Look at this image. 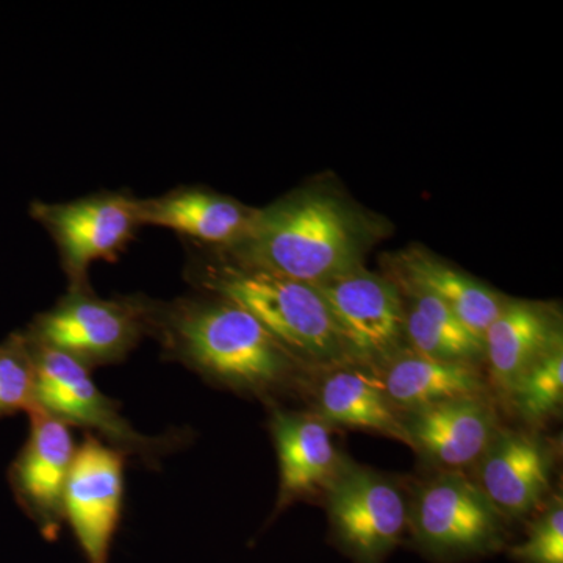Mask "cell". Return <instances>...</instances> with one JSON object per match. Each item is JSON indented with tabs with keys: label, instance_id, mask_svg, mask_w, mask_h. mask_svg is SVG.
<instances>
[{
	"label": "cell",
	"instance_id": "11",
	"mask_svg": "<svg viewBox=\"0 0 563 563\" xmlns=\"http://www.w3.org/2000/svg\"><path fill=\"white\" fill-rule=\"evenodd\" d=\"M31 431L11 463V490L24 512L38 526L41 536L54 542L63 526V498L77 446L70 426L44 412L31 413Z\"/></svg>",
	"mask_w": 563,
	"mask_h": 563
},
{
	"label": "cell",
	"instance_id": "5",
	"mask_svg": "<svg viewBox=\"0 0 563 563\" xmlns=\"http://www.w3.org/2000/svg\"><path fill=\"white\" fill-rule=\"evenodd\" d=\"M150 299H101L91 290H68L29 328L33 342L76 358L87 368L124 361L147 331Z\"/></svg>",
	"mask_w": 563,
	"mask_h": 563
},
{
	"label": "cell",
	"instance_id": "3",
	"mask_svg": "<svg viewBox=\"0 0 563 563\" xmlns=\"http://www.w3.org/2000/svg\"><path fill=\"white\" fill-rule=\"evenodd\" d=\"M192 284L250 312L309 373L354 363L313 285L213 257L192 262Z\"/></svg>",
	"mask_w": 563,
	"mask_h": 563
},
{
	"label": "cell",
	"instance_id": "14",
	"mask_svg": "<svg viewBox=\"0 0 563 563\" xmlns=\"http://www.w3.org/2000/svg\"><path fill=\"white\" fill-rule=\"evenodd\" d=\"M402 421L409 446L439 472L473 468L501 428L492 396L435 404Z\"/></svg>",
	"mask_w": 563,
	"mask_h": 563
},
{
	"label": "cell",
	"instance_id": "18",
	"mask_svg": "<svg viewBox=\"0 0 563 563\" xmlns=\"http://www.w3.org/2000/svg\"><path fill=\"white\" fill-rule=\"evenodd\" d=\"M393 406L415 412L454 399L492 396L490 384L479 366L422 357L409 347L377 369Z\"/></svg>",
	"mask_w": 563,
	"mask_h": 563
},
{
	"label": "cell",
	"instance_id": "21",
	"mask_svg": "<svg viewBox=\"0 0 563 563\" xmlns=\"http://www.w3.org/2000/svg\"><path fill=\"white\" fill-rule=\"evenodd\" d=\"M563 401V347L525 374L506 404L528 424H539L561 412Z\"/></svg>",
	"mask_w": 563,
	"mask_h": 563
},
{
	"label": "cell",
	"instance_id": "2",
	"mask_svg": "<svg viewBox=\"0 0 563 563\" xmlns=\"http://www.w3.org/2000/svg\"><path fill=\"white\" fill-rule=\"evenodd\" d=\"M362 244L357 218L342 201L302 191L257 210L246 239L218 254L317 287L362 265Z\"/></svg>",
	"mask_w": 563,
	"mask_h": 563
},
{
	"label": "cell",
	"instance_id": "1",
	"mask_svg": "<svg viewBox=\"0 0 563 563\" xmlns=\"http://www.w3.org/2000/svg\"><path fill=\"white\" fill-rule=\"evenodd\" d=\"M147 331L169 358L210 383L266 401L309 384L312 374L250 312L218 296L150 299Z\"/></svg>",
	"mask_w": 563,
	"mask_h": 563
},
{
	"label": "cell",
	"instance_id": "16",
	"mask_svg": "<svg viewBox=\"0 0 563 563\" xmlns=\"http://www.w3.org/2000/svg\"><path fill=\"white\" fill-rule=\"evenodd\" d=\"M139 211L141 224L169 229L217 252L242 243L257 217V210L198 187L176 188L158 198L139 199Z\"/></svg>",
	"mask_w": 563,
	"mask_h": 563
},
{
	"label": "cell",
	"instance_id": "7",
	"mask_svg": "<svg viewBox=\"0 0 563 563\" xmlns=\"http://www.w3.org/2000/svg\"><path fill=\"white\" fill-rule=\"evenodd\" d=\"M324 501L332 543L354 563H385L406 540L409 496L383 473L347 461Z\"/></svg>",
	"mask_w": 563,
	"mask_h": 563
},
{
	"label": "cell",
	"instance_id": "19",
	"mask_svg": "<svg viewBox=\"0 0 563 563\" xmlns=\"http://www.w3.org/2000/svg\"><path fill=\"white\" fill-rule=\"evenodd\" d=\"M391 280L398 287L413 288L439 299L483 339L507 299L420 247L396 257Z\"/></svg>",
	"mask_w": 563,
	"mask_h": 563
},
{
	"label": "cell",
	"instance_id": "23",
	"mask_svg": "<svg viewBox=\"0 0 563 563\" xmlns=\"http://www.w3.org/2000/svg\"><path fill=\"white\" fill-rule=\"evenodd\" d=\"M506 553L517 563H563V504L562 498L551 499L532 523L526 539L507 544Z\"/></svg>",
	"mask_w": 563,
	"mask_h": 563
},
{
	"label": "cell",
	"instance_id": "9",
	"mask_svg": "<svg viewBox=\"0 0 563 563\" xmlns=\"http://www.w3.org/2000/svg\"><path fill=\"white\" fill-rule=\"evenodd\" d=\"M314 288L352 362L379 369L406 350V310L395 282L358 265Z\"/></svg>",
	"mask_w": 563,
	"mask_h": 563
},
{
	"label": "cell",
	"instance_id": "8",
	"mask_svg": "<svg viewBox=\"0 0 563 563\" xmlns=\"http://www.w3.org/2000/svg\"><path fill=\"white\" fill-rule=\"evenodd\" d=\"M31 214L57 244L69 290H91L92 263L117 261L143 225L139 199L118 191L69 202H33Z\"/></svg>",
	"mask_w": 563,
	"mask_h": 563
},
{
	"label": "cell",
	"instance_id": "22",
	"mask_svg": "<svg viewBox=\"0 0 563 563\" xmlns=\"http://www.w3.org/2000/svg\"><path fill=\"white\" fill-rule=\"evenodd\" d=\"M36 409V368L27 333L0 343V418Z\"/></svg>",
	"mask_w": 563,
	"mask_h": 563
},
{
	"label": "cell",
	"instance_id": "17",
	"mask_svg": "<svg viewBox=\"0 0 563 563\" xmlns=\"http://www.w3.org/2000/svg\"><path fill=\"white\" fill-rule=\"evenodd\" d=\"M313 388V409L332 428L383 433L409 446L402 413L393 406L377 369L346 363L321 372Z\"/></svg>",
	"mask_w": 563,
	"mask_h": 563
},
{
	"label": "cell",
	"instance_id": "4",
	"mask_svg": "<svg viewBox=\"0 0 563 563\" xmlns=\"http://www.w3.org/2000/svg\"><path fill=\"white\" fill-rule=\"evenodd\" d=\"M407 536L435 563L476 561L507 548V521L463 472H439L409 498Z\"/></svg>",
	"mask_w": 563,
	"mask_h": 563
},
{
	"label": "cell",
	"instance_id": "13",
	"mask_svg": "<svg viewBox=\"0 0 563 563\" xmlns=\"http://www.w3.org/2000/svg\"><path fill=\"white\" fill-rule=\"evenodd\" d=\"M332 426L312 410L290 412L274 407L269 418L279 462L276 514L292 503L324 498L350 459L333 443Z\"/></svg>",
	"mask_w": 563,
	"mask_h": 563
},
{
	"label": "cell",
	"instance_id": "10",
	"mask_svg": "<svg viewBox=\"0 0 563 563\" xmlns=\"http://www.w3.org/2000/svg\"><path fill=\"white\" fill-rule=\"evenodd\" d=\"M125 455L88 433L77 446L63 498V520L88 563H109L124 499Z\"/></svg>",
	"mask_w": 563,
	"mask_h": 563
},
{
	"label": "cell",
	"instance_id": "20",
	"mask_svg": "<svg viewBox=\"0 0 563 563\" xmlns=\"http://www.w3.org/2000/svg\"><path fill=\"white\" fill-rule=\"evenodd\" d=\"M406 310V344L422 357L479 366L484 339L428 292L398 287Z\"/></svg>",
	"mask_w": 563,
	"mask_h": 563
},
{
	"label": "cell",
	"instance_id": "15",
	"mask_svg": "<svg viewBox=\"0 0 563 563\" xmlns=\"http://www.w3.org/2000/svg\"><path fill=\"white\" fill-rule=\"evenodd\" d=\"M562 347V321L555 307L506 299L484 333L492 390L506 402L526 373Z\"/></svg>",
	"mask_w": 563,
	"mask_h": 563
},
{
	"label": "cell",
	"instance_id": "12",
	"mask_svg": "<svg viewBox=\"0 0 563 563\" xmlns=\"http://www.w3.org/2000/svg\"><path fill=\"white\" fill-rule=\"evenodd\" d=\"M473 472L472 479L506 521L521 520L551 490L554 453L542 437L501 426Z\"/></svg>",
	"mask_w": 563,
	"mask_h": 563
},
{
	"label": "cell",
	"instance_id": "6",
	"mask_svg": "<svg viewBox=\"0 0 563 563\" xmlns=\"http://www.w3.org/2000/svg\"><path fill=\"white\" fill-rule=\"evenodd\" d=\"M29 336V335H27ZM36 368V407L68 426L98 433V439L125 455H136L155 465L177 442L168 437L143 435L132 428L118 404L103 395L92 380L90 368L76 358L33 342Z\"/></svg>",
	"mask_w": 563,
	"mask_h": 563
}]
</instances>
